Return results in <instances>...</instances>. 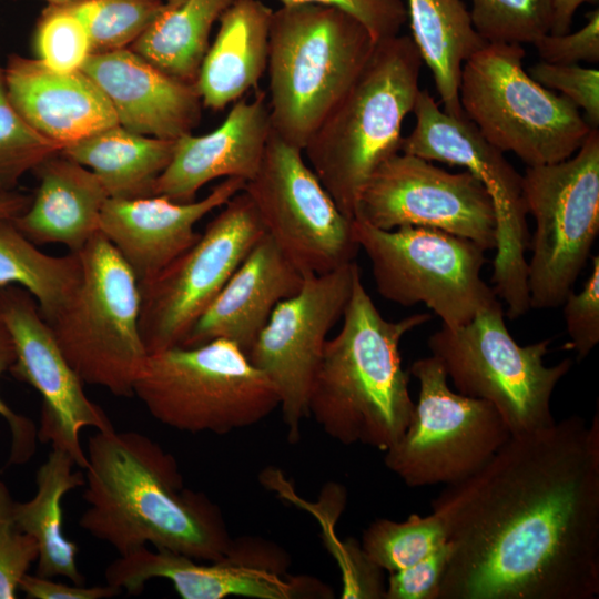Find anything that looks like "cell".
<instances>
[{
	"mask_svg": "<svg viewBox=\"0 0 599 599\" xmlns=\"http://www.w3.org/2000/svg\"><path fill=\"white\" fill-rule=\"evenodd\" d=\"M448 558L438 599L599 595V416L510 436L432 501Z\"/></svg>",
	"mask_w": 599,
	"mask_h": 599,
	"instance_id": "1",
	"label": "cell"
},
{
	"mask_svg": "<svg viewBox=\"0 0 599 599\" xmlns=\"http://www.w3.org/2000/svg\"><path fill=\"white\" fill-rule=\"evenodd\" d=\"M85 456L79 526L119 556L151 545L211 562L231 551L219 508L183 487L175 458L146 435L97 430Z\"/></svg>",
	"mask_w": 599,
	"mask_h": 599,
	"instance_id": "2",
	"label": "cell"
},
{
	"mask_svg": "<svg viewBox=\"0 0 599 599\" xmlns=\"http://www.w3.org/2000/svg\"><path fill=\"white\" fill-rule=\"evenodd\" d=\"M342 317L339 332L324 346L309 394V416L343 445L386 451L405 433L415 407L400 341L432 315L384 318L359 272Z\"/></svg>",
	"mask_w": 599,
	"mask_h": 599,
	"instance_id": "3",
	"label": "cell"
},
{
	"mask_svg": "<svg viewBox=\"0 0 599 599\" xmlns=\"http://www.w3.org/2000/svg\"><path fill=\"white\" fill-rule=\"evenodd\" d=\"M423 65L408 35L377 42L369 60L303 149L341 212L354 220L359 194L386 159L400 151Z\"/></svg>",
	"mask_w": 599,
	"mask_h": 599,
	"instance_id": "4",
	"label": "cell"
},
{
	"mask_svg": "<svg viewBox=\"0 0 599 599\" xmlns=\"http://www.w3.org/2000/svg\"><path fill=\"white\" fill-rule=\"evenodd\" d=\"M376 44L359 21L333 7L298 3L273 11L266 69L273 131L303 150Z\"/></svg>",
	"mask_w": 599,
	"mask_h": 599,
	"instance_id": "5",
	"label": "cell"
},
{
	"mask_svg": "<svg viewBox=\"0 0 599 599\" xmlns=\"http://www.w3.org/2000/svg\"><path fill=\"white\" fill-rule=\"evenodd\" d=\"M133 396L171 428L219 435L252 426L280 406L267 376L223 338L149 354Z\"/></svg>",
	"mask_w": 599,
	"mask_h": 599,
	"instance_id": "6",
	"label": "cell"
},
{
	"mask_svg": "<svg viewBox=\"0 0 599 599\" xmlns=\"http://www.w3.org/2000/svg\"><path fill=\"white\" fill-rule=\"evenodd\" d=\"M525 55L520 44L487 43L466 60L461 110L490 144L514 153L526 166L564 161L592 128L568 99L527 73Z\"/></svg>",
	"mask_w": 599,
	"mask_h": 599,
	"instance_id": "7",
	"label": "cell"
},
{
	"mask_svg": "<svg viewBox=\"0 0 599 599\" xmlns=\"http://www.w3.org/2000/svg\"><path fill=\"white\" fill-rule=\"evenodd\" d=\"M82 275L48 322L67 361L83 382L132 397L148 352L140 332L138 280L100 232L78 252Z\"/></svg>",
	"mask_w": 599,
	"mask_h": 599,
	"instance_id": "8",
	"label": "cell"
},
{
	"mask_svg": "<svg viewBox=\"0 0 599 599\" xmlns=\"http://www.w3.org/2000/svg\"><path fill=\"white\" fill-rule=\"evenodd\" d=\"M551 339L519 345L509 333L501 302L457 328L443 326L427 345L461 395L491 404L511 436L532 433L556 420L551 397L569 373L566 358L545 364Z\"/></svg>",
	"mask_w": 599,
	"mask_h": 599,
	"instance_id": "9",
	"label": "cell"
},
{
	"mask_svg": "<svg viewBox=\"0 0 599 599\" xmlns=\"http://www.w3.org/2000/svg\"><path fill=\"white\" fill-rule=\"evenodd\" d=\"M522 197L536 229L529 241V307L562 305L599 233V130L592 129L570 158L526 166Z\"/></svg>",
	"mask_w": 599,
	"mask_h": 599,
	"instance_id": "10",
	"label": "cell"
},
{
	"mask_svg": "<svg viewBox=\"0 0 599 599\" xmlns=\"http://www.w3.org/2000/svg\"><path fill=\"white\" fill-rule=\"evenodd\" d=\"M353 235L370 262L377 292L403 306L425 304L443 326H464L500 303L481 277L485 251L469 240L418 226L386 231L356 219Z\"/></svg>",
	"mask_w": 599,
	"mask_h": 599,
	"instance_id": "11",
	"label": "cell"
},
{
	"mask_svg": "<svg viewBox=\"0 0 599 599\" xmlns=\"http://www.w3.org/2000/svg\"><path fill=\"white\" fill-rule=\"evenodd\" d=\"M413 113L415 125L402 139L399 152L463 166L484 185L496 217L493 288L506 303L509 318L525 315L530 308L526 260L530 237L522 197V174L465 114L454 116L447 113L428 90H419Z\"/></svg>",
	"mask_w": 599,
	"mask_h": 599,
	"instance_id": "12",
	"label": "cell"
},
{
	"mask_svg": "<svg viewBox=\"0 0 599 599\" xmlns=\"http://www.w3.org/2000/svg\"><path fill=\"white\" fill-rule=\"evenodd\" d=\"M419 384L410 422L385 453V466L409 487L450 485L480 469L511 436L488 402L453 390L433 355L409 369Z\"/></svg>",
	"mask_w": 599,
	"mask_h": 599,
	"instance_id": "13",
	"label": "cell"
},
{
	"mask_svg": "<svg viewBox=\"0 0 599 599\" xmlns=\"http://www.w3.org/2000/svg\"><path fill=\"white\" fill-rule=\"evenodd\" d=\"M221 209L192 246L139 285L140 332L148 354L181 345L266 233L244 190Z\"/></svg>",
	"mask_w": 599,
	"mask_h": 599,
	"instance_id": "14",
	"label": "cell"
},
{
	"mask_svg": "<svg viewBox=\"0 0 599 599\" xmlns=\"http://www.w3.org/2000/svg\"><path fill=\"white\" fill-rule=\"evenodd\" d=\"M265 232L303 274L354 261L353 220L337 207L304 158L273 130L257 174L245 183Z\"/></svg>",
	"mask_w": 599,
	"mask_h": 599,
	"instance_id": "15",
	"label": "cell"
},
{
	"mask_svg": "<svg viewBox=\"0 0 599 599\" xmlns=\"http://www.w3.org/2000/svg\"><path fill=\"white\" fill-rule=\"evenodd\" d=\"M380 230L418 226L495 250L496 217L484 185L468 171L451 173L432 161L397 152L363 187L355 217Z\"/></svg>",
	"mask_w": 599,
	"mask_h": 599,
	"instance_id": "16",
	"label": "cell"
},
{
	"mask_svg": "<svg viewBox=\"0 0 599 599\" xmlns=\"http://www.w3.org/2000/svg\"><path fill=\"white\" fill-rule=\"evenodd\" d=\"M355 261L324 274H307L301 290L281 301L247 354L275 386L291 444L309 417L308 400L327 335L343 316L356 275Z\"/></svg>",
	"mask_w": 599,
	"mask_h": 599,
	"instance_id": "17",
	"label": "cell"
},
{
	"mask_svg": "<svg viewBox=\"0 0 599 599\" xmlns=\"http://www.w3.org/2000/svg\"><path fill=\"white\" fill-rule=\"evenodd\" d=\"M0 317L13 342L16 358L10 372L42 397L39 437L67 451L84 469L87 456L80 432L113 428L103 409L90 400L44 319L38 302L18 285L0 286Z\"/></svg>",
	"mask_w": 599,
	"mask_h": 599,
	"instance_id": "18",
	"label": "cell"
},
{
	"mask_svg": "<svg viewBox=\"0 0 599 599\" xmlns=\"http://www.w3.org/2000/svg\"><path fill=\"white\" fill-rule=\"evenodd\" d=\"M167 579L183 599H222L240 596L255 599H291L311 593L307 579L285 573L282 557L263 542L235 544L231 551L211 564L166 549L141 547L119 556L105 570L106 583L130 595H139L146 581Z\"/></svg>",
	"mask_w": 599,
	"mask_h": 599,
	"instance_id": "19",
	"label": "cell"
},
{
	"mask_svg": "<svg viewBox=\"0 0 599 599\" xmlns=\"http://www.w3.org/2000/svg\"><path fill=\"white\" fill-rule=\"evenodd\" d=\"M245 183L227 177L202 200L185 203L159 195L109 197L101 212L100 233L131 268L139 285L148 283L199 240L196 223L243 191Z\"/></svg>",
	"mask_w": 599,
	"mask_h": 599,
	"instance_id": "20",
	"label": "cell"
},
{
	"mask_svg": "<svg viewBox=\"0 0 599 599\" xmlns=\"http://www.w3.org/2000/svg\"><path fill=\"white\" fill-rule=\"evenodd\" d=\"M272 130L266 92L257 90L252 100H237L212 132L176 139L153 195L185 203L194 201L197 191L215 179L251 181L261 167Z\"/></svg>",
	"mask_w": 599,
	"mask_h": 599,
	"instance_id": "21",
	"label": "cell"
},
{
	"mask_svg": "<svg viewBox=\"0 0 599 599\" xmlns=\"http://www.w3.org/2000/svg\"><path fill=\"white\" fill-rule=\"evenodd\" d=\"M108 98L118 124L132 132L176 140L201 119L195 84L176 80L131 49L91 54L81 69Z\"/></svg>",
	"mask_w": 599,
	"mask_h": 599,
	"instance_id": "22",
	"label": "cell"
},
{
	"mask_svg": "<svg viewBox=\"0 0 599 599\" xmlns=\"http://www.w3.org/2000/svg\"><path fill=\"white\" fill-rule=\"evenodd\" d=\"M3 71L18 113L61 150L118 124L108 98L82 70L57 72L37 58L11 54Z\"/></svg>",
	"mask_w": 599,
	"mask_h": 599,
	"instance_id": "23",
	"label": "cell"
},
{
	"mask_svg": "<svg viewBox=\"0 0 599 599\" xmlns=\"http://www.w3.org/2000/svg\"><path fill=\"white\" fill-rule=\"evenodd\" d=\"M304 276L265 233L179 346L223 338L247 355L275 306L301 290Z\"/></svg>",
	"mask_w": 599,
	"mask_h": 599,
	"instance_id": "24",
	"label": "cell"
},
{
	"mask_svg": "<svg viewBox=\"0 0 599 599\" xmlns=\"http://www.w3.org/2000/svg\"><path fill=\"white\" fill-rule=\"evenodd\" d=\"M39 186L14 226L33 244L60 243L80 252L100 232L109 195L88 167L55 153L33 170Z\"/></svg>",
	"mask_w": 599,
	"mask_h": 599,
	"instance_id": "25",
	"label": "cell"
},
{
	"mask_svg": "<svg viewBox=\"0 0 599 599\" xmlns=\"http://www.w3.org/2000/svg\"><path fill=\"white\" fill-rule=\"evenodd\" d=\"M272 14L261 0H235L222 13L194 83L204 106L221 111L257 88L267 69Z\"/></svg>",
	"mask_w": 599,
	"mask_h": 599,
	"instance_id": "26",
	"label": "cell"
},
{
	"mask_svg": "<svg viewBox=\"0 0 599 599\" xmlns=\"http://www.w3.org/2000/svg\"><path fill=\"white\" fill-rule=\"evenodd\" d=\"M176 140L139 134L116 124L64 146L60 153L91 170L110 199L153 195Z\"/></svg>",
	"mask_w": 599,
	"mask_h": 599,
	"instance_id": "27",
	"label": "cell"
},
{
	"mask_svg": "<svg viewBox=\"0 0 599 599\" xmlns=\"http://www.w3.org/2000/svg\"><path fill=\"white\" fill-rule=\"evenodd\" d=\"M73 458L63 449L52 447L35 474L37 490L24 502L14 501L13 514L22 531L38 546L35 575L45 578L67 577L72 583L83 585L85 579L77 564L79 548L67 538L62 528L63 496L84 486L81 471H72Z\"/></svg>",
	"mask_w": 599,
	"mask_h": 599,
	"instance_id": "28",
	"label": "cell"
},
{
	"mask_svg": "<svg viewBox=\"0 0 599 599\" xmlns=\"http://www.w3.org/2000/svg\"><path fill=\"white\" fill-rule=\"evenodd\" d=\"M412 39L429 68L444 111L460 116L463 64L487 42L475 30L463 0H407Z\"/></svg>",
	"mask_w": 599,
	"mask_h": 599,
	"instance_id": "29",
	"label": "cell"
},
{
	"mask_svg": "<svg viewBox=\"0 0 599 599\" xmlns=\"http://www.w3.org/2000/svg\"><path fill=\"white\" fill-rule=\"evenodd\" d=\"M235 0H164L130 47L167 75L194 84L212 27Z\"/></svg>",
	"mask_w": 599,
	"mask_h": 599,
	"instance_id": "30",
	"label": "cell"
},
{
	"mask_svg": "<svg viewBox=\"0 0 599 599\" xmlns=\"http://www.w3.org/2000/svg\"><path fill=\"white\" fill-rule=\"evenodd\" d=\"M82 275L78 253L41 252L12 223L0 222V286L18 285L32 294L50 322L70 298Z\"/></svg>",
	"mask_w": 599,
	"mask_h": 599,
	"instance_id": "31",
	"label": "cell"
},
{
	"mask_svg": "<svg viewBox=\"0 0 599 599\" xmlns=\"http://www.w3.org/2000/svg\"><path fill=\"white\" fill-rule=\"evenodd\" d=\"M446 541L444 525L436 514H412L404 521H373L363 532L362 549L376 567L392 573L416 564Z\"/></svg>",
	"mask_w": 599,
	"mask_h": 599,
	"instance_id": "32",
	"label": "cell"
},
{
	"mask_svg": "<svg viewBox=\"0 0 599 599\" xmlns=\"http://www.w3.org/2000/svg\"><path fill=\"white\" fill-rule=\"evenodd\" d=\"M164 0H82L69 6L90 39L91 54L130 48L145 31Z\"/></svg>",
	"mask_w": 599,
	"mask_h": 599,
	"instance_id": "33",
	"label": "cell"
},
{
	"mask_svg": "<svg viewBox=\"0 0 599 599\" xmlns=\"http://www.w3.org/2000/svg\"><path fill=\"white\" fill-rule=\"evenodd\" d=\"M473 26L487 43L534 44L550 32L554 0H471Z\"/></svg>",
	"mask_w": 599,
	"mask_h": 599,
	"instance_id": "34",
	"label": "cell"
},
{
	"mask_svg": "<svg viewBox=\"0 0 599 599\" xmlns=\"http://www.w3.org/2000/svg\"><path fill=\"white\" fill-rule=\"evenodd\" d=\"M60 151L18 113L8 95L0 61V190H14L27 172Z\"/></svg>",
	"mask_w": 599,
	"mask_h": 599,
	"instance_id": "35",
	"label": "cell"
},
{
	"mask_svg": "<svg viewBox=\"0 0 599 599\" xmlns=\"http://www.w3.org/2000/svg\"><path fill=\"white\" fill-rule=\"evenodd\" d=\"M33 48L37 59L62 73L81 70L91 55L85 27L69 4H48L42 11Z\"/></svg>",
	"mask_w": 599,
	"mask_h": 599,
	"instance_id": "36",
	"label": "cell"
},
{
	"mask_svg": "<svg viewBox=\"0 0 599 599\" xmlns=\"http://www.w3.org/2000/svg\"><path fill=\"white\" fill-rule=\"evenodd\" d=\"M13 505L7 485L0 480V599L17 597L22 577L38 559L37 542L18 526Z\"/></svg>",
	"mask_w": 599,
	"mask_h": 599,
	"instance_id": "37",
	"label": "cell"
},
{
	"mask_svg": "<svg viewBox=\"0 0 599 599\" xmlns=\"http://www.w3.org/2000/svg\"><path fill=\"white\" fill-rule=\"evenodd\" d=\"M527 73L542 87L560 92L580 111L592 129L599 125V71L579 64L539 61Z\"/></svg>",
	"mask_w": 599,
	"mask_h": 599,
	"instance_id": "38",
	"label": "cell"
},
{
	"mask_svg": "<svg viewBox=\"0 0 599 599\" xmlns=\"http://www.w3.org/2000/svg\"><path fill=\"white\" fill-rule=\"evenodd\" d=\"M591 272L579 293L570 292L564 305V317L570 345L580 359L599 342V256L591 257Z\"/></svg>",
	"mask_w": 599,
	"mask_h": 599,
	"instance_id": "39",
	"label": "cell"
},
{
	"mask_svg": "<svg viewBox=\"0 0 599 599\" xmlns=\"http://www.w3.org/2000/svg\"><path fill=\"white\" fill-rule=\"evenodd\" d=\"M282 6L315 3L339 9L359 21L376 42L399 34L407 22L403 0H280Z\"/></svg>",
	"mask_w": 599,
	"mask_h": 599,
	"instance_id": "40",
	"label": "cell"
},
{
	"mask_svg": "<svg viewBox=\"0 0 599 599\" xmlns=\"http://www.w3.org/2000/svg\"><path fill=\"white\" fill-rule=\"evenodd\" d=\"M534 45L541 61L555 64L597 63L599 61V10L587 16V23L576 32L547 33Z\"/></svg>",
	"mask_w": 599,
	"mask_h": 599,
	"instance_id": "41",
	"label": "cell"
},
{
	"mask_svg": "<svg viewBox=\"0 0 599 599\" xmlns=\"http://www.w3.org/2000/svg\"><path fill=\"white\" fill-rule=\"evenodd\" d=\"M448 558L447 541L416 564L392 572L384 599H438Z\"/></svg>",
	"mask_w": 599,
	"mask_h": 599,
	"instance_id": "42",
	"label": "cell"
},
{
	"mask_svg": "<svg viewBox=\"0 0 599 599\" xmlns=\"http://www.w3.org/2000/svg\"><path fill=\"white\" fill-rule=\"evenodd\" d=\"M16 353L10 333L0 317V377L14 363ZM0 416L9 424L12 445L10 463H24L34 449V427L32 423L14 413L0 396Z\"/></svg>",
	"mask_w": 599,
	"mask_h": 599,
	"instance_id": "43",
	"label": "cell"
},
{
	"mask_svg": "<svg viewBox=\"0 0 599 599\" xmlns=\"http://www.w3.org/2000/svg\"><path fill=\"white\" fill-rule=\"evenodd\" d=\"M19 589L30 599H106L121 593L120 589L108 583L94 587L67 585L29 573L22 577Z\"/></svg>",
	"mask_w": 599,
	"mask_h": 599,
	"instance_id": "44",
	"label": "cell"
},
{
	"mask_svg": "<svg viewBox=\"0 0 599 599\" xmlns=\"http://www.w3.org/2000/svg\"><path fill=\"white\" fill-rule=\"evenodd\" d=\"M596 0H554V13L551 22V34H564L570 31L571 22L577 9L586 3Z\"/></svg>",
	"mask_w": 599,
	"mask_h": 599,
	"instance_id": "45",
	"label": "cell"
},
{
	"mask_svg": "<svg viewBox=\"0 0 599 599\" xmlns=\"http://www.w3.org/2000/svg\"><path fill=\"white\" fill-rule=\"evenodd\" d=\"M32 196L16 190H0V222L13 221L30 205Z\"/></svg>",
	"mask_w": 599,
	"mask_h": 599,
	"instance_id": "46",
	"label": "cell"
},
{
	"mask_svg": "<svg viewBox=\"0 0 599 599\" xmlns=\"http://www.w3.org/2000/svg\"><path fill=\"white\" fill-rule=\"evenodd\" d=\"M44 1H47L49 4H70V3L79 2L82 0H44Z\"/></svg>",
	"mask_w": 599,
	"mask_h": 599,
	"instance_id": "47",
	"label": "cell"
}]
</instances>
